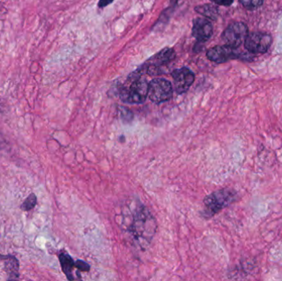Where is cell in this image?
Here are the masks:
<instances>
[{
    "label": "cell",
    "mask_w": 282,
    "mask_h": 281,
    "mask_svg": "<svg viewBox=\"0 0 282 281\" xmlns=\"http://www.w3.org/2000/svg\"><path fill=\"white\" fill-rule=\"evenodd\" d=\"M76 267L78 270L81 271H89V264H87L83 260H77L76 262Z\"/></svg>",
    "instance_id": "obj_17"
},
{
    "label": "cell",
    "mask_w": 282,
    "mask_h": 281,
    "mask_svg": "<svg viewBox=\"0 0 282 281\" xmlns=\"http://www.w3.org/2000/svg\"><path fill=\"white\" fill-rule=\"evenodd\" d=\"M129 233L140 246H146L153 239L156 232V221L145 206H139L133 215Z\"/></svg>",
    "instance_id": "obj_1"
},
{
    "label": "cell",
    "mask_w": 282,
    "mask_h": 281,
    "mask_svg": "<svg viewBox=\"0 0 282 281\" xmlns=\"http://www.w3.org/2000/svg\"><path fill=\"white\" fill-rule=\"evenodd\" d=\"M207 58L217 64L225 63L230 59H237L241 57V54L236 48L229 46H215L207 51Z\"/></svg>",
    "instance_id": "obj_8"
},
{
    "label": "cell",
    "mask_w": 282,
    "mask_h": 281,
    "mask_svg": "<svg viewBox=\"0 0 282 281\" xmlns=\"http://www.w3.org/2000/svg\"><path fill=\"white\" fill-rule=\"evenodd\" d=\"M175 56H176V55H175L174 50L167 47V48L159 51L158 54H156L154 56L152 57L151 59H149L147 63L159 67L162 65L169 64V62L175 59Z\"/></svg>",
    "instance_id": "obj_11"
},
{
    "label": "cell",
    "mask_w": 282,
    "mask_h": 281,
    "mask_svg": "<svg viewBox=\"0 0 282 281\" xmlns=\"http://www.w3.org/2000/svg\"><path fill=\"white\" fill-rule=\"evenodd\" d=\"M59 259L62 271L67 277V279L69 280L76 279L75 277L73 275V271L74 268L77 269V267H76V263H74L71 256L66 252H62L59 255Z\"/></svg>",
    "instance_id": "obj_12"
},
{
    "label": "cell",
    "mask_w": 282,
    "mask_h": 281,
    "mask_svg": "<svg viewBox=\"0 0 282 281\" xmlns=\"http://www.w3.org/2000/svg\"><path fill=\"white\" fill-rule=\"evenodd\" d=\"M129 86L120 89L122 101L129 104H140L146 101L149 92V83L146 78H139L130 79Z\"/></svg>",
    "instance_id": "obj_3"
},
{
    "label": "cell",
    "mask_w": 282,
    "mask_h": 281,
    "mask_svg": "<svg viewBox=\"0 0 282 281\" xmlns=\"http://www.w3.org/2000/svg\"><path fill=\"white\" fill-rule=\"evenodd\" d=\"M120 117L124 122H131L133 119V114L130 110L126 107H120Z\"/></svg>",
    "instance_id": "obj_16"
},
{
    "label": "cell",
    "mask_w": 282,
    "mask_h": 281,
    "mask_svg": "<svg viewBox=\"0 0 282 281\" xmlns=\"http://www.w3.org/2000/svg\"><path fill=\"white\" fill-rule=\"evenodd\" d=\"M213 34V27L211 22L207 19H194L192 35L199 42H207L211 37Z\"/></svg>",
    "instance_id": "obj_9"
},
{
    "label": "cell",
    "mask_w": 282,
    "mask_h": 281,
    "mask_svg": "<svg viewBox=\"0 0 282 281\" xmlns=\"http://www.w3.org/2000/svg\"><path fill=\"white\" fill-rule=\"evenodd\" d=\"M272 36L263 32H252L247 36L245 42L247 50L253 54L267 52L272 44Z\"/></svg>",
    "instance_id": "obj_6"
},
{
    "label": "cell",
    "mask_w": 282,
    "mask_h": 281,
    "mask_svg": "<svg viewBox=\"0 0 282 281\" xmlns=\"http://www.w3.org/2000/svg\"><path fill=\"white\" fill-rule=\"evenodd\" d=\"M173 88L168 80L155 78L149 83L148 97L156 104L169 101L173 97Z\"/></svg>",
    "instance_id": "obj_4"
},
{
    "label": "cell",
    "mask_w": 282,
    "mask_h": 281,
    "mask_svg": "<svg viewBox=\"0 0 282 281\" xmlns=\"http://www.w3.org/2000/svg\"><path fill=\"white\" fill-rule=\"evenodd\" d=\"M0 259L5 265V270L8 275V279H17L19 278V265L17 260L13 255H0Z\"/></svg>",
    "instance_id": "obj_10"
},
{
    "label": "cell",
    "mask_w": 282,
    "mask_h": 281,
    "mask_svg": "<svg viewBox=\"0 0 282 281\" xmlns=\"http://www.w3.org/2000/svg\"><path fill=\"white\" fill-rule=\"evenodd\" d=\"M175 91L178 94H183L189 89L195 80V74L187 67L175 69L173 72Z\"/></svg>",
    "instance_id": "obj_7"
},
{
    "label": "cell",
    "mask_w": 282,
    "mask_h": 281,
    "mask_svg": "<svg viewBox=\"0 0 282 281\" xmlns=\"http://www.w3.org/2000/svg\"><path fill=\"white\" fill-rule=\"evenodd\" d=\"M114 0H100L98 3L99 8H105L106 6H108L110 4H112Z\"/></svg>",
    "instance_id": "obj_19"
},
{
    "label": "cell",
    "mask_w": 282,
    "mask_h": 281,
    "mask_svg": "<svg viewBox=\"0 0 282 281\" xmlns=\"http://www.w3.org/2000/svg\"><path fill=\"white\" fill-rule=\"evenodd\" d=\"M239 2L248 9H256L261 6L264 0H239Z\"/></svg>",
    "instance_id": "obj_15"
},
{
    "label": "cell",
    "mask_w": 282,
    "mask_h": 281,
    "mask_svg": "<svg viewBox=\"0 0 282 281\" xmlns=\"http://www.w3.org/2000/svg\"><path fill=\"white\" fill-rule=\"evenodd\" d=\"M36 203H37L36 195L34 193H31L24 200V203L22 204L21 209L24 211H30L36 206Z\"/></svg>",
    "instance_id": "obj_14"
},
{
    "label": "cell",
    "mask_w": 282,
    "mask_h": 281,
    "mask_svg": "<svg viewBox=\"0 0 282 281\" xmlns=\"http://www.w3.org/2000/svg\"><path fill=\"white\" fill-rule=\"evenodd\" d=\"M211 1L216 5H222V6H230L234 2V0H211Z\"/></svg>",
    "instance_id": "obj_18"
},
{
    "label": "cell",
    "mask_w": 282,
    "mask_h": 281,
    "mask_svg": "<svg viewBox=\"0 0 282 281\" xmlns=\"http://www.w3.org/2000/svg\"><path fill=\"white\" fill-rule=\"evenodd\" d=\"M238 199V193L234 190L226 188L218 190L206 196L204 199L205 215L214 216L219 211L230 206Z\"/></svg>",
    "instance_id": "obj_2"
},
{
    "label": "cell",
    "mask_w": 282,
    "mask_h": 281,
    "mask_svg": "<svg viewBox=\"0 0 282 281\" xmlns=\"http://www.w3.org/2000/svg\"><path fill=\"white\" fill-rule=\"evenodd\" d=\"M196 12L211 20H215L218 17V9L212 5H203L196 6Z\"/></svg>",
    "instance_id": "obj_13"
},
{
    "label": "cell",
    "mask_w": 282,
    "mask_h": 281,
    "mask_svg": "<svg viewBox=\"0 0 282 281\" xmlns=\"http://www.w3.org/2000/svg\"><path fill=\"white\" fill-rule=\"evenodd\" d=\"M249 35V28L243 23H233L222 34V39L226 46L237 48L245 42Z\"/></svg>",
    "instance_id": "obj_5"
}]
</instances>
